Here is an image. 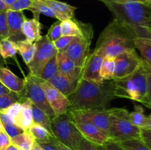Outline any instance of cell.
I'll return each mask as SVG.
<instances>
[{
    "instance_id": "obj_1",
    "label": "cell",
    "mask_w": 151,
    "mask_h": 150,
    "mask_svg": "<svg viewBox=\"0 0 151 150\" xmlns=\"http://www.w3.org/2000/svg\"><path fill=\"white\" fill-rule=\"evenodd\" d=\"M115 97L114 79L96 83L80 79L75 92L69 97V110H103Z\"/></svg>"
},
{
    "instance_id": "obj_2",
    "label": "cell",
    "mask_w": 151,
    "mask_h": 150,
    "mask_svg": "<svg viewBox=\"0 0 151 150\" xmlns=\"http://www.w3.org/2000/svg\"><path fill=\"white\" fill-rule=\"evenodd\" d=\"M105 4L113 13L114 19L132 29L137 38L151 40V7L148 4L131 0L109 1Z\"/></svg>"
},
{
    "instance_id": "obj_3",
    "label": "cell",
    "mask_w": 151,
    "mask_h": 150,
    "mask_svg": "<svg viewBox=\"0 0 151 150\" xmlns=\"http://www.w3.org/2000/svg\"><path fill=\"white\" fill-rule=\"evenodd\" d=\"M136 38L132 29L114 19L101 32L94 50L105 57H116L127 50L136 49Z\"/></svg>"
},
{
    "instance_id": "obj_4",
    "label": "cell",
    "mask_w": 151,
    "mask_h": 150,
    "mask_svg": "<svg viewBox=\"0 0 151 150\" xmlns=\"http://www.w3.org/2000/svg\"><path fill=\"white\" fill-rule=\"evenodd\" d=\"M148 73L150 72L142 63L141 66L130 76L123 79H114L115 96L128 99L142 104L147 93Z\"/></svg>"
},
{
    "instance_id": "obj_5",
    "label": "cell",
    "mask_w": 151,
    "mask_h": 150,
    "mask_svg": "<svg viewBox=\"0 0 151 150\" xmlns=\"http://www.w3.org/2000/svg\"><path fill=\"white\" fill-rule=\"evenodd\" d=\"M128 115L129 113L126 109L114 107L109 126L110 139L122 142L141 138V129L130 121Z\"/></svg>"
},
{
    "instance_id": "obj_6",
    "label": "cell",
    "mask_w": 151,
    "mask_h": 150,
    "mask_svg": "<svg viewBox=\"0 0 151 150\" xmlns=\"http://www.w3.org/2000/svg\"><path fill=\"white\" fill-rule=\"evenodd\" d=\"M51 131L59 142L72 150H79L81 134L67 113L51 119Z\"/></svg>"
},
{
    "instance_id": "obj_7",
    "label": "cell",
    "mask_w": 151,
    "mask_h": 150,
    "mask_svg": "<svg viewBox=\"0 0 151 150\" xmlns=\"http://www.w3.org/2000/svg\"><path fill=\"white\" fill-rule=\"evenodd\" d=\"M79 24L81 29V35L75 37L70 45L62 53L72 59L77 66L83 69L86 58L90 54V46L94 35V29L90 24H86L80 21Z\"/></svg>"
},
{
    "instance_id": "obj_8",
    "label": "cell",
    "mask_w": 151,
    "mask_h": 150,
    "mask_svg": "<svg viewBox=\"0 0 151 150\" xmlns=\"http://www.w3.org/2000/svg\"><path fill=\"white\" fill-rule=\"evenodd\" d=\"M24 79L25 86L22 93L24 99L30 100L32 104L43 110L52 119L55 115L47 101L44 90L40 84V78L29 73Z\"/></svg>"
},
{
    "instance_id": "obj_9",
    "label": "cell",
    "mask_w": 151,
    "mask_h": 150,
    "mask_svg": "<svg viewBox=\"0 0 151 150\" xmlns=\"http://www.w3.org/2000/svg\"><path fill=\"white\" fill-rule=\"evenodd\" d=\"M114 107L103 110H69L68 115L74 122H88L109 135L111 116Z\"/></svg>"
},
{
    "instance_id": "obj_10",
    "label": "cell",
    "mask_w": 151,
    "mask_h": 150,
    "mask_svg": "<svg viewBox=\"0 0 151 150\" xmlns=\"http://www.w3.org/2000/svg\"><path fill=\"white\" fill-rule=\"evenodd\" d=\"M36 51L32 61L27 65L29 73L36 76H39L43 68L50 61V59L57 54L58 51L52 41L46 35L35 42Z\"/></svg>"
},
{
    "instance_id": "obj_11",
    "label": "cell",
    "mask_w": 151,
    "mask_h": 150,
    "mask_svg": "<svg viewBox=\"0 0 151 150\" xmlns=\"http://www.w3.org/2000/svg\"><path fill=\"white\" fill-rule=\"evenodd\" d=\"M141 57L136 49H130L115 57V69L113 79L127 77L136 71L142 64Z\"/></svg>"
},
{
    "instance_id": "obj_12",
    "label": "cell",
    "mask_w": 151,
    "mask_h": 150,
    "mask_svg": "<svg viewBox=\"0 0 151 150\" xmlns=\"http://www.w3.org/2000/svg\"><path fill=\"white\" fill-rule=\"evenodd\" d=\"M40 84L44 90L47 101L52 109L55 116L67 113L70 105L69 99L48 81L40 78Z\"/></svg>"
},
{
    "instance_id": "obj_13",
    "label": "cell",
    "mask_w": 151,
    "mask_h": 150,
    "mask_svg": "<svg viewBox=\"0 0 151 150\" xmlns=\"http://www.w3.org/2000/svg\"><path fill=\"white\" fill-rule=\"evenodd\" d=\"M104 57V54L95 50L89 54L83 67L80 79L96 83L103 82L104 79L100 75V69Z\"/></svg>"
},
{
    "instance_id": "obj_14",
    "label": "cell",
    "mask_w": 151,
    "mask_h": 150,
    "mask_svg": "<svg viewBox=\"0 0 151 150\" xmlns=\"http://www.w3.org/2000/svg\"><path fill=\"white\" fill-rule=\"evenodd\" d=\"M77 129L83 137L89 142L98 146H103L109 140V135L94 124L88 122H74Z\"/></svg>"
},
{
    "instance_id": "obj_15",
    "label": "cell",
    "mask_w": 151,
    "mask_h": 150,
    "mask_svg": "<svg viewBox=\"0 0 151 150\" xmlns=\"http://www.w3.org/2000/svg\"><path fill=\"white\" fill-rule=\"evenodd\" d=\"M26 16L23 11L7 10V23L9 27V40L15 43L24 41L25 37L22 32V26Z\"/></svg>"
},
{
    "instance_id": "obj_16",
    "label": "cell",
    "mask_w": 151,
    "mask_h": 150,
    "mask_svg": "<svg viewBox=\"0 0 151 150\" xmlns=\"http://www.w3.org/2000/svg\"><path fill=\"white\" fill-rule=\"evenodd\" d=\"M58 73L73 79H80L82 68L75 64V62L65 55L63 53L58 52L56 54Z\"/></svg>"
},
{
    "instance_id": "obj_17",
    "label": "cell",
    "mask_w": 151,
    "mask_h": 150,
    "mask_svg": "<svg viewBox=\"0 0 151 150\" xmlns=\"http://www.w3.org/2000/svg\"><path fill=\"white\" fill-rule=\"evenodd\" d=\"M0 82L10 91L22 94L25 86V79L16 76L10 69L0 66Z\"/></svg>"
},
{
    "instance_id": "obj_18",
    "label": "cell",
    "mask_w": 151,
    "mask_h": 150,
    "mask_svg": "<svg viewBox=\"0 0 151 150\" xmlns=\"http://www.w3.org/2000/svg\"><path fill=\"white\" fill-rule=\"evenodd\" d=\"M48 82L69 99V97L75 92L79 79H71L61 74L58 73Z\"/></svg>"
},
{
    "instance_id": "obj_19",
    "label": "cell",
    "mask_w": 151,
    "mask_h": 150,
    "mask_svg": "<svg viewBox=\"0 0 151 150\" xmlns=\"http://www.w3.org/2000/svg\"><path fill=\"white\" fill-rule=\"evenodd\" d=\"M39 1L47 4L52 10H54L58 16V20L60 21L74 18V13L77 9V7L74 6L58 0H39Z\"/></svg>"
},
{
    "instance_id": "obj_20",
    "label": "cell",
    "mask_w": 151,
    "mask_h": 150,
    "mask_svg": "<svg viewBox=\"0 0 151 150\" xmlns=\"http://www.w3.org/2000/svg\"><path fill=\"white\" fill-rule=\"evenodd\" d=\"M41 29L42 25L38 19H24L22 26V32L25 39L29 42L35 43L41 38Z\"/></svg>"
},
{
    "instance_id": "obj_21",
    "label": "cell",
    "mask_w": 151,
    "mask_h": 150,
    "mask_svg": "<svg viewBox=\"0 0 151 150\" xmlns=\"http://www.w3.org/2000/svg\"><path fill=\"white\" fill-rule=\"evenodd\" d=\"M22 107L17 119L15 120L14 124L18 126L27 131L33 123L32 121V102L29 99H26L22 102Z\"/></svg>"
},
{
    "instance_id": "obj_22",
    "label": "cell",
    "mask_w": 151,
    "mask_h": 150,
    "mask_svg": "<svg viewBox=\"0 0 151 150\" xmlns=\"http://www.w3.org/2000/svg\"><path fill=\"white\" fill-rule=\"evenodd\" d=\"M134 43L136 49L139 50L143 63L151 73V40L136 38Z\"/></svg>"
},
{
    "instance_id": "obj_23",
    "label": "cell",
    "mask_w": 151,
    "mask_h": 150,
    "mask_svg": "<svg viewBox=\"0 0 151 150\" xmlns=\"http://www.w3.org/2000/svg\"><path fill=\"white\" fill-rule=\"evenodd\" d=\"M18 52L20 54L23 58L24 61L27 66L32 61L36 51V44L35 43L29 42L27 40L19 41L16 43Z\"/></svg>"
},
{
    "instance_id": "obj_24",
    "label": "cell",
    "mask_w": 151,
    "mask_h": 150,
    "mask_svg": "<svg viewBox=\"0 0 151 150\" xmlns=\"http://www.w3.org/2000/svg\"><path fill=\"white\" fill-rule=\"evenodd\" d=\"M27 131L38 144L50 141L52 136H53L52 134L47 128L35 123H32Z\"/></svg>"
},
{
    "instance_id": "obj_25",
    "label": "cell",
    "mask_w": 151,
    "mask_h": 150,
    "mask_svg": "<svg viewBox=\"0 0 151 150\" xmlns=\"http://www.w3.org/2000/svg\"><path fill=\"white\" fill-rule=\"evenodd\" d=\"M60 26H61V36L76 37L81 35V33L79 21L74 18L61 21Z\"/></svg>"
},
{
    "instance_id": "obj_26",
    "label": "cell",
    "mask_w": 151,
    "mask_h": 150,
    "mask_svg": "<svg viewBox=\"0 0 151 150\" xmlns=\"http://www.w3.org/2000/svg\"><path fill=\"white\" fill-rule=\"evenodd\" d=\"M11 141L19 150H31L35 141L28 131H24L23 133L11 138Z\"/></svg>"
},
{
    "instance_id": "obj_27",
    "label": "cell",
    "mask_w": 151,
    "mask_h": 150,
    "mask_svg": "<svg viewBox=\"0 0 151 150\" xmlns=\"http://www.w3.org/2000/svg\"><path fill=\"white\" fill-rule=\"evenodd\" d=\"M128 119L130 121L140 129H145L147 123V116L145 114L144 108L139 104L134 106V111L129 113Z\"/></svg>"
},
{
    "instance_id": "obj_28",
    "label": "cell",
    "mask_w": 151,
    "mask_h": 150,
    "mask_svg": "<svg viewBox=\"0 0 151 150\" xmlns=\"http://www.w3.org/2000/svg\"><path fill=\"white\" fill-rule=\"evenodd\" d=\"M29 10L33 13V18L38 19V20H39L40 14H43L44 16L58 19V16L54 10H52L47 4L41 2L39 0H33L32 6Z\"/></svg>"
},
{
    "instance_id": "obj_29",
    "label": "cell",
    "mask_w": 151,
    "mask_h": 150,
    "mask_svg": "<svg viewBox=\"0 0 151 150\" xmlns=\"http://www.w3.org/2000/svg\"><path fill=\"white\" fill-rule=\"evenodd\" d=\"M18 52L16 43L10 41L8 38L0 40V55L3 59L13 57Z\"/></svg>"
},
{
    "instance_id": "obj_30",
    "label": "cell",
    "mask_w": 151,
    "mask_h": 150,
    "mask_svg": "<svg viewBox=\"0 0 151 150\" xmlns=\"http://www.w3.org/2000/svg\"><path fill=\"white\" fill-rule=\"evenodd\" d=\"M32 121L33 123L38 124L47 128L52 133L51 131V119L38 107L32 104Z\"/></svg>"
},
{
    "instance_id": "obj_31",
    "label": "cell",
    "mask_w": 151,
    "mask_h": 150,
    "mask_svg": "<svg viewBox=\"0 0 151 150\" xmlns=\"http://www.w3.org/2000/svg\"><path fill=\"white\" fill-rule=\"evenodd\" d=\"M115 69V57H105L100 69V75L104 80L113 79Z\"/></svg>"
},
{
    "instance_id": "obj_32",
    "label": "cell",
    "mask_w": 151,
    "mask_h": 150,
    "mask_svg": "<svg viewBox=\"0 0 151 150\" xmlns=\"http://www.w3.org/2000/svg\"><path fill=\"white\" fill-rule=\"evenodd\" d=\"M58 73V70L57 59H56L55 55L52 58L50 59V61L44 66L38 77L44 80L50 81Z\"/></svg>"
},
{
    "instance_id": "obj_33",
    "label": "cell",
    "mask_w": 151,
    "mask_h": 150,
    "mask_svg": "<svg viewBox=\"0 0 151 150\" xmlns=\"http://www.w3.org/2000/svg\"><path fill=\"white\" fill-rule=\"evenodd\" d=\"M22 101H24L22 94H19L13 91L9 94L0 95V110H4L13 103L17 101L22 102Z\"/></svg>"
},
{
    "instance_id": "obj_34",
    "label": "cell",
    "mask_w": 151,
    "mask_h": 150,
    "mask_svg": "<svg viewBox=\"0 0 151 150\" xmlns=\"http://www.w3.org/2000/svg\"><path fill=\"white\" fill-rule=\"evenodd\" d=\"M120 143L127 150H151L142 138L128 140Z\"/></svg>"
},
{
    "instance_id": "obj_35",
    "label": "cell",
    "mask_w": 151,
    "mask_h": 150,
    "mask_svg": "<svg viewBox=\"0 0 151 150\" xmlns=\"http://www.w3.org/2000/svg\"><path fill=\"white\" fill-rule=\"evenodd\" d=\"M61 21L58 20L57 21L53 23L49 29L46 36L52 42H54L56 40L61 37V26H60Z\"/></svg>"
},
{
    "instance_id": "obj_36",
    "label": "cell",
    "mask_w": 151,
    "mask_h": 150,
    "mask_svg": "<svg viewBox=\"0 0 151 150\" xmlns=\"http://www.w3.org/2000/svg\"><path fill=\"white\" fill-rule=\"evenodd\" d=\"M8 23H7V10L0 12V38H9Z\"/></svg>"
},
{
    "instance_id": "obj_37",
    "label": "cell",
    "mask_w": 151,
    "mask_h": 150,
    "mask_svg": "<svg viewBox=\"0 0 151 150\" xmlns=\"http://www.w3.org/2000/svg\"><path fill=\"white\" fill-rule=\"evenodd\" d=\"M75 37L74 36H61L60 38L54 41L55 47L57 49L58 52H63L71 44V43L74 41Z\"/></svg>"
},
{
    "instance_id": "obj_38",
    "label": "cell",
    "mask_w": 151,
    "mask_h": 150,
    "mask_svg": "<svg viewBox=\"0 0 151 150\" xmlns=\"http://www.w3.org/2000/svg\"><path fill=\"white\" fill-rule=\"evenodd\" d=\"M33 0H16L9 7L8 10L13 11H23L25 10H30L32 6Z\"/></svg>"
},
{
    "instance_id": "obj_39",
    "label": "cell",
    "mask_w": 151,
    "mask_h": 150,
    "mask_svg": "<svg viewBox=\"0 0 151 150\" xmlns=\"http://www.w3.org/2000/svg\"><path fill=\"white\" fill-rule=\"evenodd\" d=\"M22 102L20 101H17V102H15L13 104H12L11 105L9 106L8 107H7L4 110H1L4 112H5L12 119H13V122L15 121L17 117L19 116V113H20L21 110H22Z\"/></svg>"
},
{
    "instance_id": "obj_40",
    "label": "cell",
    "mask_w": 151,
    "mask_h": 150,
    "mask_svg": "<svg viewBox=\"0 0 151 150\" xmlns=\"http://www.w3.org/2000/svg\"><path fill=\"white\" fill-rule=\"evenodd\" d=\"M3 129L6 133L10 136V138H13L24 132L23 129L18 126L15 124H3Z\"/></svg>"
},
{
    "instance_id": "obj_41",
    "label": "cell",
    "mask_w": 151,
    "mask_h": 150,
    "mask_svg": "<svg viewBox=\"0 0 151 150\" xmlns=\"http://www.w3.org/2000/svg\"><path fill=\"white\" fill-rule=\"evenodd\" d=\"M79 150H103L102 146L96 145L87 141L81 135L80 139V146Z\"/></svg>"
},
{
    "instance_id": "obj_42",
    "label": "cell",
    "mask_w": 151,
    "mask_h": 150,
    "mask_svg": "<svg viewBox=\"0 0 151 150\" xmlns=\"http://www.w3.org/2000/svg\"><path fill=\"white\" fill-rule=\"evenodd\" d=\"M102 147L103 150H127L125 147L122 146L120 142L113 141L111 139L105 143Z\"/></svg>"
},
{
    "instance_id": "obj_43",
    "label": "cell",
    "mask_w": 151,
    "mask_h": 150,
    "mask_svg": "<svg viewBox=\"0 0 151 150\" xmlns=\"http://www.w3.org/2000/svg\"><path fill=\"white\" fill-rule=\"evenodd\" d=\"M12 144L11 138L4 129L0 130V150H5Z\"/></svg>"
},
{
    "instance_id": "obj_44",
    "label": "cell",
    "mask_w": 151,
    "mask_h": 150,
    "mask_svg": "<svg viewBox=\"0 0 151 150\" xmlns=\"http://www.w3.org/2000/svg\"><path fill=\"white\" fill-rule=\"evenodd\" d=\"M147 93H146L145 99V101L142 103V104L151 109V73H148V74H147Z\"/></svg>"
},
{
    "instance_id": "obj_45",
    "label": "cell",
    "mask_w": 151,
    "mask_h": 150,
    "mask_svg": "<svg viewBox=\"0 0 151 150\" xmlns=\"http://www.w3.org/2000/svg\"><path fill=\"white\" fill-rule=\"evenodd\" d=\"M0 122L1 124H14L13 119L3 110H0Z\"/></svg>"
},
{
    "instance_id": "obj_46",
    "label": "cell",
    "mask_w": 151,
    "mask_h": 150,
    "mask_svg": "<svg viewBox=\"0 0 151 150\" xmlns=\"http://www.w3.org/2000/svg\"><path fill=\"white\" fill-rule=\"evenodd\" d=\"M50 141H51V142L55 146L56 148H57L58 150H72V149H69V147H67V146H66L65 145H63L62 143L59 142V141H58L56 138H55L53 136H52L51 139H50Z\"/></svg>"
},
{
    "instance_id": "obj_47",
    "label": "cell",
    "mask_w": 151,
    "mask_h": 150,
    "mask_svg": "<svg viewBox=\"0 0 151 150\" xmlns=\"http://www.w3.org/2000/svg\"><path fill=\"white\" fill-rule=\"evenodd\" d=\"M141 138L143 141L151 142V129H141Z\"/></svg>"
},
{
    "instance_id": "obj_48",
    "label": "cell",
    "mask_w": 151,
    "mask_h": 150,
    "mask_svg": "<svg viewBox=\"0 0 151 150\" xmlns=\"http://www.w3.org/2000/svg\"><path fill=\"white\" fill-rule=\"evenodd\" d=\"M39 144L41 146L44 150H58L51 141H48V142L42 143V144Z\"/></svg>"
},
{
    "instance_id": "obj_49",
    "label": "cell",
    "mask_w": 151,
    "mask_h": 150,
    "mask_svg": "<svg viewBox=\"0 0 151 150\" xmlns=\"http://www.w3.org/2000/svg\"><path fill=\"white\" fill-rule=\"evenodd\" d=\"M11 91L8 89V88H6L1 82H0V95H3V94H7L10 93Z\"/></svg>"
},
{
    "instance_id": "obj_50",
    "label": "cell",
    "mask_w": 151,
    "mask_h": 150,
    "mask_svg": "<svg viewBox=\"0 0 151 150\" xmlns=\"http://www.w3.org/2000/svg\"><path fill=\"white\" fill-rule=\"evenodd\" d=\"M7 10H8V6L4 3L3 0H0V12Z\"/></svg>"
},
{
    "instance_id": "obj_51",
    "label": "cell",
    "mask_w": 151,
    "mask_h": 150,
    "mask_svg": "<svg viewBox=\"0 0 151 150\" xmlns=\"http://www.w3.org/2000/svg\"><path fill=\"white\" fill-rule=\"evenodd\" d=\"M31 150H44V149H43V148L41 147V146L40 145L38 142L35 141V143H34V144H33V146H32Z\"/></svg>"
},
{
    "instance_id": "obj_52",
    "label": "cell",
    "mask_w": 151,
    "mask_h": 150,
    "mask_svg": "<svg viewBox=\"0 0 151 150\" xmlns=\"http://www.w3.org/2000/svg\"><path fill=\"white\" fill-rule=\"evenodd\" d=\"M145 129H151V114L147 116V123H146V126Z\"/></svg>"
},
{
    "instance_id": "obj_53",
    "label": "cell",
    "mask_w": 151,
    "mask_h": 150,
    "mask_svg": "<svg viewBox=\"0 0 151 150\" xmlns=\"http://www.w3.org/2000/svg\"><path fill=\"white\" fill-rule=\"evenodd\" d=\"M5 150H19V149L17 146H16L14 145V144H11L7 149H6Z\"/></svg>"
},
{
    "instance_id": "obj_54",
    "label": "cell",
    "mask_w": 151,
    "mask_h": 150,
    "mask_svg": "<svg viewBox=\"0 0 151 150\" xmlns=\"http://www.w3.org/2000/svg\"><path fill=\"white\" fill-rule=\"evenodd\" d=\"M3 1H4V3H5L7 6H8V8H9V7H10V6L11 5V4H13L16 0H3Z\"/></svg>"
},
{
    "instance_id": "obj_55",
    "label": "cell",
    "mask_w": 151,
    "mask_h": 150,
    "mask_svg": "<svg viewBox=\"0 0 151 150\" xmlns=\"http://www.w3.org/2000/svg\"><path fill=\"white\" fill-rule=\"evenodd\" d=\"M131 1H138V2H141V3H145V4H147V3L150 2L151 0H131Z\"/></svg>"
},
{
    "instance_id": "obj_56",
    "label": "cell",
    "mask_w": 151,
    "mask_h": 150,
    "mask_svg": "<svg viewBox=\"0 0 151 150\" xmlns=\"http://www.w3.org/2000/svg\"><path fill=\"white\" fill-rule=\"evenodd\" d=\"M0 40H1V38H0ZM4 64H5V60L3 59L1 56L0 55V66H4Z\"/></svg>"
},
{
    "instance_id": "obj_57",
    "label": "cell",
    "mask_w": 151,
    "mask_h": 150,
    "mask_svg": "<svg viewBox=\"0 0 151 150\" xmlns=\"http://www.w3.org/2000/svg\"><path fill=\"white\" fill-rule=\"evenodd\" d=\"M144 142L145 143V144H147V146H148L149 148H150L151 149V142H149V141H144Z\"/></svg>"
},
{
    "instance_id": "obj_58",
    "label": "cell",
    "mask_w": 151,
    "mask_h": 150,
    "mask_svg": "<svg viewBox=\"0 0 151 150\" xmlns=\"http://www.w3.org/2000/svg\"><path fill=\"white\" fill-rule=\"evenodd\" d=\"M2 129H3V126H2V124H1V122H0V130H1Z\"/></svg>"
},
{
    "instance_id": "obj_59",
    "label": "cell",
    "mask_w": 151,
    "mask_h": 150,
    "mask_svg": "<svg viewBox=\"0 0 151 150\" xmlns=\"http://www.w3.org/2000/svg\"><path fill=\"white\" fill-rule=\"evenodd\" d=\"M149 27H150V29H151V20L150 21V22H149Z\"/></svg>"
},
{
    "instance_id": "obj_60",
    "label": "cell",
    "mask_w": 151,
    "mask_h": 150,
    "mask_svg": "<svg viewBox=\"0 0 151 150\" xmlns=\"http://www.w3.org/2000/svg\"><path fill=\"white\" fill-rule=\"evenodd\" d=\"M147 4H148V5H149V6H150V7H151V1H150V2L147 3Z\"/></svg>"
}]
</instances>
